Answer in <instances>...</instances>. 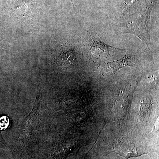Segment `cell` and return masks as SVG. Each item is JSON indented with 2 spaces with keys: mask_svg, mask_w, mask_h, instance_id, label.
Masks as SVG:
<instances>
[{
  "mask_svg": "<svg viewBox=\"0 0 159 159\" xmlns=\"http://www.w3.org/2000/svg\"><path fill=\"white\" fill-rule=\"evenodd\" d=\"M39 98L38 96L32 111L23 120L20 126L19 137L21 140H29L36 133L39 123Z\"/></svg>",
  "mask_w": 159,
  "mask_h": 159,
  "instance_id": "6da1fadb",
  "label": "cell"
},
{
  "mask_svg": "<svg viewBox=\"0 0 159 159\" xmlns=\"http://www.w3.org/2000/svg\"><path fill=\"white\" fill-rule=\"evenodd\" d=\"M89 46L91 54L94 57L101 58H108L116 53L125 52L124 49H118L109 45L99 39L89 34Z\"/></svg>",
  "mask_w": 159,
  "mask_h": 159,
  "instance_id": "7a4b0ae2",
  "label": "cell"
},
{
  "mask_svg": "<svg viewBox=\"0 0 159 159\" xmlns=\"http://www.w3.org/2000/svg\"><path fill=\"white\" fill-rule=\"evenodd\" d=\"M113 152L123 157L125 159L147 154V153L143 151L133 142L125 139L120 140L115 144L111 151V153Z\"/></svg>",
  "mask_w": 159,
  "mask_h": 159,
  "instance_id": "3957f363",
  "label": "cell"
},
{
  "mask_svg": "<svg viewBox=\"0 0 159 159\" xmlns=\"http://www.w3.org/2000/svg\"><path fill=\"white\" fill-rule=\"evenodd\" d=\"M133 60L131 56L126 55L125 57L112 62H104L99 66L100 70L103 74L107 75H112L120 69L125 66H131Z\"/></svg>",
  "mask_w": 159,
  "mask_h": 159,
  "instance_id": "277c9868",
  "label": "cell"
},
{
  "mask_svg": "<svg viewBox=\"0 0 159 159\" xmlns=\"http://www.w3.org/2000/svg\"><path fill=\"white\" fill-rule=\"evenodd\" d=\"M77 60L76 52L74 50L64 51L59 56L60 64L63 67L73 65Z\"/></svg>",
  "mask_w": 159,
  "mask_h": 159,
  "instance_id": "5b68a950",
  "label": "cell"
},
{
  "mask_svg": "<svg viewBox=\"0 0 159 159\" xmlns=\"http://www.w3.org/2000/svg\"><path fill=\"white\" fill-rule=\"evenodd\" d=\"M9 119L8 117L3 116L0 118V129H4L8 127Z\"/></svg>",
  "mask_w": 159,
  "mask_h": 159,
  "instance_id": "8992f818",
  "label": "cell"
},
{
  "mask_svg": "<svg viewBox=\"0 0 159 159\" xmlns=\"http://www.w3.org/2000/svg\"><path fill=\"white\" fill-rule=\"evenodd\" d=\"M0 148L6 149V150H9V145L3 139L1 133H0Z\"/></svg>",
  "mask_w": 159,
  "mask_h": 159,
  "instance_id": "52a82bcc",
  "label": "cell"
}]
</instances>
